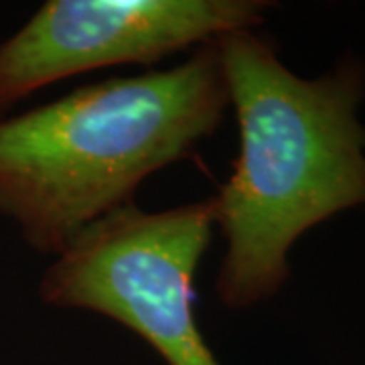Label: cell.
<instances>
[{"label":"cell","instance_id":"1","mask_svg":"<svg viewBox=\"0 0 365 365\" xmlns=\"http://www.w3.org/2000/svg\"><path fill=\"white\" fill-rule=\"evenodd\" d=\"M215 47L240 132L232 173L211 197L225 242L215 294L244 311L284 288L288 254L309 230L365 205V57L347 53L300 78L256 29Z\"/></svg>","mask_w":365,"mask_h":365},{"label":"cell","instance_id":"2","mask_svg":"<svg viewBox=\"0 0 365 365\" xmlns=\"http://www.w3.org/2000/svg\"><path fill=\"white\" fill-rule=\"evenodd\" d=\"M230 110L215 41L169 69L110 78L0 118V215L57 258L134 203L150 175L193 157Z\"/></svg>","mask_w":365,"mask_h":365},{"label":"cell","instance_id":"3","mask_svg":"<svg viewBox=\"0 0 365 365\" xmlns=\"http://www.w3.org/2000/svg\"><path fill=\"white\" fill-rule=\"evenodd\" d=\"M213 227L211 197L163 211L128 203L53 258L39 299L130 329L167 365H223L195 314V276Z\"/></svg>","mask_w":365,"mask_h":365},{"label":"cell","instance_id":"4","mask_svg":"<svg viewBox=\"0 0 365 365\" xmlns=\"http://www.w3.org/2000/svg\"><path fill=\"white\" fill-rule=\"evenodd\" d=\"M268 0H49L0 43V118L61 79L153 66L225 33L258 29Z\"/></svg>","mask_w":365,"mask_h":365}]
</instances>
